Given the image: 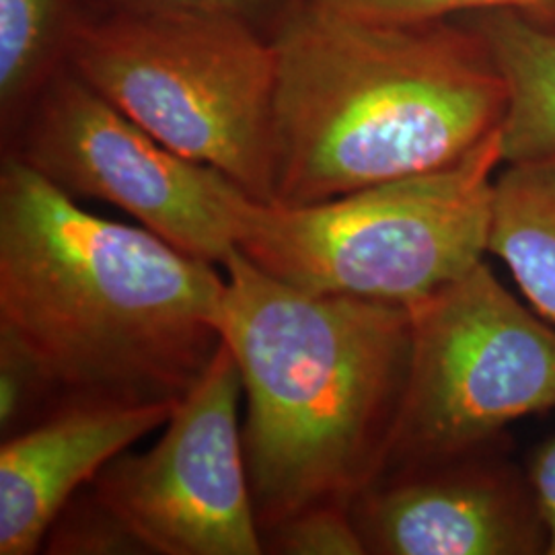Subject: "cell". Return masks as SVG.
<instances>
[{
	"label": "cell",
	"mask_w": 555,
	"mask_h": 555,
	"mask_svg": "<svg viewBox=\"0 0 555 555\" xmlns=\"http://www.w3.org/2000/svg\"><path fill=\"white\" fill-rule=\"evenodd\" d=\"M62 410L38 362L0 334V440L15 437Z\"/></svg>",
	"instance_id": "cell-17"
},
{
	"label": "cell",
	"mask_w": 555,
	"mask_h": 555,
	"mask_svg": "<svg viewBox=\"0 0 555 555\" xmlns=\"http://www.w3.org/2000/svg\"><path fill=\"white\" fill-rule=\"evenodd\" d=\"M410 315L408 385L380 474L486 447L516 420L555 410V325L486 259Z\"/></svg>",
	"instance_id": "cell-6"
},
{
	"label": "cell",
	"mask_w": 555,
	"mask_h": 555,
	"mask_svg": "<svg viewBox=\"0 0 555 555\" xmlns=\"http://www.w3.org/2000/svg\"><path fill=\"white\" fill-rule=\"evenodd\" d=\"M261 552L270 555H366L346 504L302 508L263 529Z\"/></svg>",
	"instance_id": "cell-15"
},
{
	"label": "cell",
	"mask_w": 555,
	"mask_h": 555,
	"mask_svg": "<svg viewBox=\"0 0 555 555\" xmlns=\"http://www.w3.org/2000/svg\"><path fill=\"white\" fill-rule=\"evenodd\" d=\"M41 554L151 555L91 483L62 506L43 537Z\"/></svg>",
	"instance_id": "cell-14"
},
{
	"label": "cell",
	"mask_w": 555,
	"mask_h": 555,
	"mask_svg": "<svg viewBox=\"0 0 555 555\" xmlns=\"http://www.w3.org/2000/svg\"><path fill=\"white\" fill-rule=\"evenodd\" d=\"M357 20L422 23L483 11H518L555 25V0H307Z\"/></svg>",
	"instance_id": "cell-16"
},
{
	"label": "cell",
	"mask_w": 555,
	"mask_h": 555,
	"mask_svg": "<svg viewBox=\"0 0 555 555\" xmlns=\"http://www.w3.org/2000/svg\"><path fill=\"white\" fill-rule=\"evenodd\" d=\"M222 268L219 330L247 403L241 437L259 533L315 504L350 506L393 440L410 309L300 291L237 249Z\"/></svg>",
	"instance_id": "cell-3"
},
{
	"label": "cell",
	"mask_w": 555,
	"mask_h": 555,
	"mask_svg": "<svg viewBox=\"0 0 555 555\" xmlns=\"http://www.w3.org/2000/svg\"><path fill=\"white\" fill-rule=\"evenodd\" d=\"M178 403L75 405L0 442V555L40 554L62 506Z\"/></svg>",
	"instance_id": "cell-10"
},
{
	"label": "cell",
	"mask_w": 555,
	"mask_h": 555,
	"mask_svg": "<svg viewBox=\"0 0 555 555\" xmlns=\"http://www.w3.org/2000/svg\"><path fill=\"white\" fill-rule=\"evenodd\" d=\"M68 66L151 137L272 204L274 43L206 13L80 17Z\"/></svg>",
	"instance_id": "cell-5"
},
{
	"label": "cell",
	"mask_w": 555,
	"mask_h": 555,
	"mask_svg": "<svg viewBox=\"0 0 555 555\" xmlns=\"http://www.w3.org/2000/svg\"><path fill=\"white\" fill-rule=\"evenodd\" d=\"M366 555H547L550 533L527 465L506 437L385 472L348 506Z\"/></svg>",
	"instance_id": "cell-9"
},
{
	"label": "cell",
	"mask_w": 555,
	"mask_h": 555,
	"mask_svg": "<svg viewBox=\"0 0 555 555\" xmlns=\"http://www.w3.org/2000/svg\"><path fill=\"white\" fill-rule=\"evenodd\" d=\"M243 383L222 341L155 447L114 456L91 488L151 555H261L238 424Z\"/></svg>",
	"instance_id": "cell-8"
},
{
	"label": "cell",
	"mask_w": 555,
	"mask_h": 555,
	"mask_svg": "<svg viewBox=\"0 0 555 555\" xmlns=\"http://www.w3.org/2000/svg\"><path fill=\"white\" fill-rule=\"evenodd\" d=\"M463 20L483 41L506 89L502 165L555 157V25L518 11Z\"/></svg>",
	"instance_id": "cell-11"
},
{
	"label": "cell",
	"mask_w": 555,
	"mask_h": 555,
	"mask_svg": "<svg viewBox=\"0 0 555 555\" xmlns=\"http://www.w3.org/2000/svg\"><path fill=\"white\" fill-rule=\"evenodd\" d=\"M79 0H0V137L7 144L41 89L68 64Z\"/></svg>",
	"instance_id": "cell-13"
},
{
	"label": "cell",
	"mask_w": 555,
	"mask_h": 555,
	"mask_svg": "<svg viewBox=\"0 0 555 555\" xmlns=\"http://www.w3.org/2000/svg\"><path fill=\"white\" fill-rule=\"evenodd\" d=\"M527 474L535 490L539 508L550 533L547 555H555V437L543 442L527 463Z\"/></svg>",
	"instance_id": "cell-19"
},
{
	"label": "cell",
	"mask_w": 555,
	"mask_h": 555,
	"mask_svg": "<svg viewBox=\"0 0 555 555\" xmlns=\"http://www.w3.org/2000/svg\"><path fill=\"white\" fill-rule=\"evenodd\" d=\"M500 130L444 169L282 206L238 194L233 237L268 276L313 295L412 307L488 256Z\"/></svg>",
	"instance_id": "cell-4"
},
{
	"label": "cell",
	"mask_w": 555,
	"mask_h": 555,
	"mask_svg": "<svg viewBox=\"0 0 555 555\" xmlns=\"http://www.w3.org/2000/svg\"><path fill=\"white\" fill-rule=\"evenodd\" d=\"M305 0H79L80 17L124 13H206L243 21L272 40L278 25Z\"/></svg>",
	"instance_id": "cell-18"
},
{
	"label": "cell",
	"mask_w": 555,
	"mask_h": 555,
	"mask_svg": "<svg viewBox=\"0 0 555 555\" xmlns=\"http://www.w3.org/2000/svg\"><path fill=\"white\" fill-rule=\"evenodd\" d=\"M272 43V204L444 169L500 130L506 89L465 21L357 20L305 0Z\"/></svg>",
	"instance_id": "cell-2"
},
{
	"label": "cell",
	"mask_w": 555,
	"mask_h": 555,
	"mask_svg": "<svg viewBox=\"0 0 555 555\" xmlns=\"http://www.w3.org/2000/svg\"><path fill=\"white\" fill-rule=\"evenodd\" d=\"M488 256L508 268L531 307L555 325V157L500 167Z\"/></svg>",
	"instance_id": "cell-12"
},
{
	"label": "cell",
	"mask_w": 555,
	"mask_h": 555,
	"mask_svg": "<svg viewBox=\"0 0 555 555\" xmlns=\"http://www.w3.org/2000/svg\"><path fill=\"white\" fill-rule=\"evenodd\" d=\"M227 278L144 227L87 212L13 155L0 163V334L62 408L179 403L222 346Z\"/></svg>",
	"instance_id": "cell-1"
},
{
	"label": "cell",
	"mask_w": 555,
	"mask_h": 555,
	"mask_svg": "<svg viewBox=\"0 0 555 555\" xmlns=\"http://www.w3.org/2000/svg\"><path fill=\"white\" fill-rule=\"evenodd\" d=\"M2 155L73 198L116 206L194 258L224 266L237 249L231 208L245 190L151 137L68 64L29 105Z\"/></svg>",
	"instance_id": "cell-7"
}]
</instances>
